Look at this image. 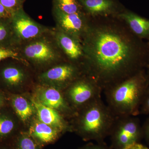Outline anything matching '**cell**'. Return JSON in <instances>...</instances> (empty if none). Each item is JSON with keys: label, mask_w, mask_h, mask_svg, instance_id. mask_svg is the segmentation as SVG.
<instances>
[{"label": "cell", "mask_w": 149, "mask_h": 149, "mask_svg": "<svg viewBox=\"0 0 149 149\" xmlns=\"http://www.w3.org/2000/svg\"><path fill=\"white\" fill-rule=\"evenodd\" d=\"M3 79L6 83L11 86H16L23 83L25 74L22 70L15 66L6 68L2 72Z\"/></svg>", "instance_id": "obj_17"}, {"label": "cell", "mask_w": 149, "mask_h": 149, "mask_svg": "<svg viewBox=\"0 0 149 149\" xmlns=\"http://www.w3.org/2000/svg\"></svg>", "instance_id": "obj_29"}, {"label": "cell", "mask_w": 149, "mask_h": 149, "mask_svg": "<svg viewBox=\"0 0 149 149\" xmlns=\"http://www.w3.org/2000/svg\"><path fill=\"white\" fill-rule=\"evenodd\" d=\"M45 36L29 41L23 48V56L35 64H49L61 56L56 43Z\"/></svg>", "instance_id": "obj_5"}, {"label": "cell", "mask_w": 149, "mask_h": 149, "mask_svg": "<svg viewBox=\"0 0 149 149\" xmlns=\"http://www.w3.org/2000/svg\"><path fill=\"white\" fill-rule=\"evenodd\" d=\"M77 129L86 140L104 143L109 136L116 117L102 100L101 96L81 108Z\"/></svg>", "instance_id": "obj_3"}, {"label": "cell", "mask_w": 149, "mask_h": 149, "mask_svg": "<svg viewBox=\"0 0 149 149\" xmlns=\"http://www.w3.org/2000/svg\"><path fill=\"white\" fill-rule=\"evenodd\" d=\"M38 93L37 100L44 105L54 109L71 111L64 97L57 89L53 87H42Z\"/></svg>", "instance_id": "obj_11"}, {"label": "cell", "mask_w": 149, "mask_h": 149, "mask_svg": "<svg viewBox=\"0 0 149 149\" xmlns=\"http://www.w3.org/2000/svg\"><path fill=\"white\" fill-rule=\"evenodd\" d=\"M26 0H0V3L12 14L23 8Z\"/></svg>", "instance_id": "obj_20"}, {"label": "cell", "mask_w": 149, "mask_h": 149, "mask_svg": "<svg viewBox=\"0 0 149 149\" xmlns=\"http://www.w3.org/2000/svg\"><path fill=\"white\" fill-rule=\"evenodd\" d=\"M142 128L143 136H145L147 141L149 143V117L142 126Z\"/></svg>", "instance_id": "obj_26"}, {"label": "cell", "mask_w": 149, "mask_h": 149, "mask_svg": "<svg viewBox=\"0 0 149 149\" xmlns=\"http://www.w3.org/2000/svg\"><path fill=\"white\" fill-rule=\"evenodd\" d=\"M18 149H37L35 142L29 136H22L19 140Z\"/></svg>", "instance_id": "obj_22"}, {"label": "cell", "mask_w": 149, "mask_h": 149, "mask_svg": "<svg viewBox=\"0 0 149 149\" xmlns=\"http://www.w3.org/2000/svg\"><path fill=\"white\" fill-rule=\"evenodd\" d=\"M32 102L37 112L39 120L59 131L67 128L63 118L56 110L44 105L37 100L32 99Z\"/></svg>", "instance_id": "obj_12"}, {"label": "cell", "mask_w": 149, "mask_h": 149, "mask_svg": "<svg viewBox=\"0 0 149 149\" xmlns=\"http://www.w3.org/2000/svg\"><path fill=\"white\" fill-rule=\"evenodd\" d=\"M83 38L86 75L103 91L137 73L134 46L123 28L109 24L88 26Z\"/></svg>", "instance_id": "obj_1"}, {"label": "cell", "mask_w": 149, "mask_h": 149, "mask_svg": "<svg viewBox=\"0 0 149 149\" xmlns=\"http://www.w3.org/2000/svg\"><path fill=\"white\" fill-rule=\"evenodd\" d=\"M20 56H21L18 53L15 51L10 49L0 47V61L7 58L15 59L23 62L25 61Z\"/></svg>", "instance_id": "obj_21"}, {"label": "cell", "mask_w": 149, "mask_h": 149, "mask_svg": "<svg viewBox=\"0 0 149 149\" xmlns=\"http://www.w3.org/2000/svg\"><path fill=\"white\" fill-rule=\"evenodd\" d=\"M14 128V123L10 118L0 116V138L9 134Z\"/></svg>", "instance_id": "obj_19"}, {"label": "cell", "mask_w": 149, "mask_h": 149, "mask_svg": "<svg viewBox=\"0 0 149 149\" xmlns=\"http://www.w3.org/2000/svg\"><path fill=\"white\" fill-rule=\"evenodd\" d=\"M12 16V14L0 3V17Z\"/></svg>", "instance_id": "obj_27"}, {"label": "cell", "mask_w": 149, "mask_h": 149, "mask_svg": "<svg viewBox=\"0 0 149 149\" xmlns=\"http://www.w3.org/2000/svg\"><path fill=\"white\" fill-rule=\"evenodd\" d=\"M82 8L92 15H105L113 10L114 3L112 0H78Z\"/></svg>", "instance_id": "obj_13"}, {"label": "cell", "mask_w": 149, "mask_h": 149, "mask_svg": "<svg viewBox=\"0 0 149 149\" xmlns=\"http://www.w3.org/2000/svg\"><path fill=\"white\" fill-rule=\"evenodd\" d=\"M81 149H111L107 146L105 143H90L83 147Z\"/></svg>", "instance_id": "obj_25"}, {"label": "cell", "mask_w": 149, "mask_h": 149, "mask_svg": "<svg viewBox=\"0 0 149 149\" xmlns=\"http://www.w3.org/2000/svg\"><path fill=\"white\" fill-rule=\"evenodd\" d=\"M148 81L141 72H137L104 91L107 105L116 117L140 114Z\"/></svg>", "instance_id": "obj_2"}, {"label": "cell", "mask_w": 149, "mask_h": 149, "mask_svg": "<svg viewBox=\"0 0 149 149\" xmlns=\"http://www.w3.org/2000/svg\"><path fill=\"white\" fill-rule=\"evenodd\" d=\"M12 104L17 114L23 122L31 118L34 113V107L27 99L21 96H15L12 99Z\"/></svg>", "instance_id": "obj_16"}, {"label": "cell", "mask_w": 149, "mask_h": 149, "mask_svg": "<svg viewBox=\"0 0 149 149\" xmlns=\"http://www.w3.org/2000/svg\"><path fill=\"white\" fill-rule=\"evenodd\" d=\"M59 131L40 120L35 121L30 128L31 135L44 143L52 142L56 139Z\"/></svg>", "instance_id": "obj_14"}, {"label": "cell", "mask_w": 149, "mask_h": 149, "mask_svg": "<svg viewBox=\"0 0 149 149\" xmlns=\"http://www.w3.org/2000/svg\"><path fill=\"white\" fill-rule=\"evenodd\" d=\"M8 33V28L7 26L2 22H0V43L6 39Z\"/></svg>", "instance_id": "obj_24"}, {"label": "cell", "mask_w": 149, "mask_h": 149, "mask_svg": "<svg viewBox=\"0 0 149 149\" xmlns=\"http://www.w3.org/2000/svg\"><path fill=\"white\" fill-rule=\"evenodd\" d=\"M13 27L17 39L22 42H29L45 36L49 29L33 20L23 8L13 14Z\"/></svg>", "instance_id": "obj_7"}, {"label": "cell", "mask_w": 149, "mask_h": 149, "mask_svg": "<svg viewBox=\"0 0 149 149\" xmlns=\"http://www.w3.org/2000/svg\"><path fill=\"white\" fill-rule=\"evenodd\" d=\"M140 114L149 115V87L147 89L141 103Z\"/></svg>", "instance_id": "obj_23"}, {"label": "cell", "mask_w": 149, "mask_h": 149, "mask_svg": "<svg viewBox=\"0 0 149 149\" xmlns=\"http://www.w3.org/2000/svg\"><path fill=\"white\" fill-rule=\"evenodd\" d=\"M102 88L92 78L86 75L70 84L67 91L68 100L74 107L81 108L101 96Z\"/></svg>", "instance_id": "obj_6"}, {"label": "cell", "mask_w": 149, "mask_h": 149, "mask_svg": "<svg viewBox=\"0 0 149 149\" xmlns=\"http://www.w3.org/2000/svg\"><path fill=\"white\" fill-rule=\"evenodd\" d=\"M54 33L56 43L70 59L75 61L84 56L80 40L58 29Z\"/></svg>", "instance_id": "obj_10"}, {"label": "cell", "mask_w": 149, "mask_h": 149, "mask_svg": "<svg viewBox=\"0 0 149 149\" xmlns=\"http://www.w3.org/2000/svg\"><path fill=\"white\" fill-rule=\"evenodd\" d=\"M74 65L66 63L52 68L40 75L41 80L49 83L69 85L77 80L79 70Z\"/></svg>", "instance_id": "obj_9"}, {"label": "cell", "mask_w": 149, "mask_h": 149, "mask_svg": "<svg viewBox=\"0 0 149 149\" xmlns=\"http://www.w3.org/2000/svg\"><path fill=\"white\" fill-rule=\"evenodd\" d=\"M143 136L140 120L134 116L116 117L111 132V149H147L139 142Z\"/></svg>", "instance_id": "obj_4"}, {"label": "cell", "mask_w": 149, "mask_h": 149, "mask_svg": "<svg viewBox=\"0 0 149 149\" xmlns=\"http://www.w3.org/2000/svg\"><path fill=\"white\" fill-rule=\"evenodd\" d=\"M120 17L125 22L136 35L144 36L149 34V20L131 13L121 14Z\"/></svg>", "instance_id": "obj_15"}, {"label": "cell", "mask_w": 149, "mask_h": 149, "mask_svg": "<svg viewBox=\"0 0 149 149\" xmlns=\"http://www.w3.org/2000/svg\"><path fill=\"white\" fill-rule=\"evenodd\" d=\"M53 15L58 29L81 41L88 27L82 12L65 13L53 7Z\"/></svg>", "instance_id": "obj_8"}, {"label": "cell", "mask_w": 149, "mask_h": 149, "mask_svg": "<svg viewBox=\"0 0 149 149\" xmlns=\"http://www.w3.org/2000/svg\"><path fill=\"white\" fill-rule=\"evenodd\" d=\"M53 7L64 13L73 14L81 12L82 6L78 0H53Z\"/></svg>", "instance_id": "obj_18"}, {"label": "cell", "mask_w": 149, "mask_h": 149, "mask_svg": "<svg viewBox=\"0 0 149 149\" xmlns=\"http://www.w3.org/2000/svg\"><path fill=\"white\" fill-rule=\"evenodd\" d=\"M3 103V99L2 96L0 95V107L2 105Z\"/></svg>", "instance_id": "obj_28"}]
</instances>
